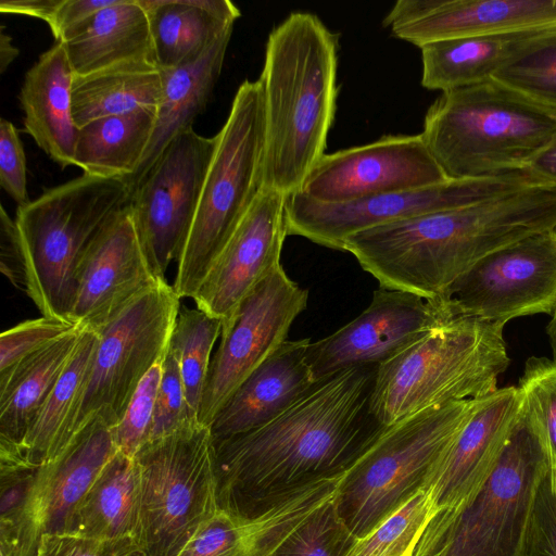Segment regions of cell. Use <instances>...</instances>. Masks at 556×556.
Wrapping results in <instances>:
<instances>
[{
    "label": "cell",
    "mask_w": 556,
    "mask_h": 556,
    "mask_svg": "<svg viewBox=\"0 0 556 556\" xmlns=\"http://www.w3.org/2000/svg\"><path fill=\"white\" fill-rule=\"evenodd\" d=\"M377 368L339 371L269 424L214 441L219 508L255 516L343 476L387 428L371 410Z\"/></svg>",
    "instance_id": "obj_1"
},
{
    "label": "cell",
    "mask_w": 556,
    "mask_h": 556,
    "mask_svg": "<svg viewBox=\"0 0 556 556\" xmlns=\"http://www.w3.org/2000/svg\"><path fill=\"white\" fill-rule=\"evenodd\" d=\"M339 37L309 12L268 35L260 81L265 108L264 188L301 191L326 154L337 110Z\"/></svg>",
    "instance_id": "obj_2"
},
{
    "label": "cell",
    "mask_w": 556,
    "mask_h": 556,
    "mask_svg": "<svg viewBox=\"0 0 556 556\" xmlns=\"http://www.w3.org/2000/svg\"><path fill=\"white\" fill-rule=\"evenodd\" d=\"M556 135V115L495 79L443 91L420 134L450 180L526 170Z\"/></svg>",
    "instance_id": "obj_3"
},
{
    "label": "cell",
    "mask_w": 556,
    "mask_h": 556,
    "mask_svg": "<svg viewBox=\"0 0 556 556\" xmlns=\"http://www.w3.org/2000/svg\"><path fill=\"white\" fill-rule=\"evenodd\" d=\"M501 323L447 319L377 368L371 410L389 427L421 410L497 390L509 357Z\"/></svg>",
    "instance_id": "obj_4"
},
{
    "label": "cell",
    "mask_w": 556,
    "mask_h": 556,
    "mask_svg": "<svg viewBox=\"0 0 556 556\" xmlns=\"http://www.w3.org/2000/svg\"><path fill=\"white\" fill-rule=\"evenodd\" d=\"M549 470L542 439L521 405L482 488L470 500L437 510L407 556H527L535 496Z\"/></svg>",
    "instance_id": "obj_5"
},
{
    "label": "cell",
    "mask_w": 556,
    "mask_h": 556,
    "mask_svg": "<svg viewBox=\"0 0 556 556\" xmlns=\"http://www.w3.org/2000/svg\"><path fill=\"white\" fill-rule=\"evenodd\" d=\"M130 195L123 179L83 174L17 207L14 222L25 263V293L42 316L70 320L79 260Z\"/></svg>",
    "instance_id": "obj_6"
},
{
    "label": "cell",
    "mask_w": 556,
    "mask_h": 556,
    "mask_svg": "<svg viewBox=\"0 0 556 556\" xmlns=\"http://www.w3.org/2000/svg\"><path fill=\"white\" fill-rule=\"evenodd\" d=\"M215 148L173 285L195 295L214 261L264 189L265 108L260 79L238 88Z\"/></svg>",
    "instance_id": "obj_7"
},
{
    "label": "cell",
    "mask_w": 556,
    "mask_h": 556,
    "mask_svg": "<svg viewBox=\"0 0 556 556\" xmlns=\"http://www.w3.org/2000/svg\"><path fill=\"white\" fill-rule=\"evenodd\" d=\"M479 400L431 407L387 427L343 475L333 503L356 539L424 489Z\"/></svg>",
    "instance_id": "obj_8"
},
{
    "label": "cell",
    "mask_w": 556,
    "mask_h": 556,
    "mask_svg": "<svg viewBox=\"0 0 556 556\" xmlns=\"http://www.w3.org/2000/svg\"><path fill=\"white\" fill-rule=\"evenodd\" d=\"M141 481L137 539L149 556H177L219 509L210 427L189 424L135 456Z\"/></svg>",
    "instance_id": "obj_9"
},
{
    "label": "cell",
    "mask_w": 556,
    "mask_h": 556,
    "mask_svg": "<svg viewBox=\"0 0 556 556\" xmlns=\"http://www.w3.org/2000/svg\"><path fill=\"white\" fill-rule=\"evenodd\" d=\"M179 309L180 298L163 281L97 331L74 437L94 417L110 429L121 421L144 376L164 358Z\"/></svg>",
    "instance_id": "obj_10"
},
{
    "label": "cell",
    "mask_w": 556,
    "mask_h": 556,
    "mask_svg": "<svg viewBox=\"0 0 556 556\" xmlns=\"http://www.w3.org/2000/svg\"><path fill=\"white\" fill-rule=\"evenodd\" d=\"M540 184L528 170L442 184L348 203H321L301 192L287 195L288 235L340 250L354 233L377 226L479 203ZM542 185V184H540Z\"/></svg>",
    "instance_id": "obj_11"
},
{
    "label": "cell",
    "mask_w": 556,
    "mask_h": 556,
    "mask_svg": "<svg viewBox=\"0 0 556 556\" xmlns=\"http://www.w3.org/2000/svg\"><path fill=\"white\" fill-rule=\"evenodd\" d=\"M447 318L501 323L556 311V229L536 232L477 262L435 300Z\"/></svg>",
    "instance_id": "obj_12"
},
{
    "label": "cell",
    "mask_w": 556,
    "mask_h": 556,
    "mask_svg": "<svg viewBox=\"0 0 556 556\" xmlns=\"http://www.w3.org/2000/svg\"><path fill=\"white\" fill-rule=\"evenodd\" d=\"M215 148V137L193 127L179 134L132 188L129 206L155 276L177 261L193 223Z\"/></svg>",
    "instance_id": "obj_13"
},
{
    "label": "cell",
    "mask_w": 556,
    "mask_h": 556,
    "mask_svg": "<svg viewBox=\"0 0 556 556\" xmlns=\"http://www.w3.org/2000/svg\"><path fill=\"white\" fill-rule=\"evenodd\" d=\"M116 451L111 429L94 417L55 459L36 467L20 505L0 517V554L38 556L45 535L67 533L75 509Z\"/></svg>",
    "instance_id": "obj_14"
},
{
    "label": "cell",
    "mask_w": 556,
    "mask_h": 556,
    "mask_svg": "<svg viewBox=\"0 0 556 556\" xmlns=\"http://www.w3.org/2000/svg\"><path fill=\"white\" fill-rule=\"evenodd\" d=\"M308 291L282 265L242 301L208 368L199 420L210 427L240 384L283 342L295 318L306 308Z\"/></svg>",
    "instance_id": "obj_15"
},
{
    "label": "cell",
    "mask_w": 556,
    "mask_h": 556,
    "mask_svg": "<svg viewBox=\"0 0 556 556\" xmlns=\"http://www.w3.org/2000/svg\"><path fill=\"white\" fill-rule=\"evenodd\" d=\"M444 173L419 135H388L325 154L301 191L321 203L357 200L442 184Z\"/></svg>",
    "instance_id": "obj_16"
},
{
    "label": "cell",
    "mask_w": 556,
    "mask_h": 556,
    "mask_svg": "<svg viewBox=\"0 0 556 556\" xmlns=\"http://www.w3.org/2000/svg\"><path fill=\"white\" fill-rule=\"evenodd\" d=\"M447 319L435 300L379 287L356 318L309 343L313 377L318 382L355 366H379Z\"/></svg>",
    "instance_id": "obj_17"
},
{
    "label": "cell",
    "mask_w": 556,
    "mask_h": 556,
    "mask_svg": "<svg viewBox=\"0 0 556 556\" xmlns=\"http://www.w3.org/2000/svg\"><path fill=\"white\" fill-rule=\"evenodd\" d=\"M163 281L148 262L128 203L100 229L81 255L68 319L97 332Z\"/></svg>",
    "instance_id": "obj_18"
},
{
    "label": "cell",
    "mask_w": 556,
    "mask_h": 556,
    "mask_svg": "<svg viewBox=\"0 0 556 556\" xmlns=\"http://www.w3.org/2000/svg\"><path fill=\"white\" fill-rule=\"evenodd\" d=\"M286 199L271 189L260 192L192 299L197 308L222 321V330L253 289L281 265Z\"/></svg>",
    "instance_id": "obj_19"
},
{
    "label": "cell",
    "mask_w": 556,
    "mask_h": 556,
    "mask_svg": "<svg viewBox=\"0 0 556 556\" xmlns=\"http://www.w3.org/2000/svg\"><path fill=\"white\" fill-rule=\"evenodd\" d=\"M418 48L435 41L556 27V0H399L383 18Z\"/></svg>",
    "instance_id": "obj_20"
},
{
    "label": "cell",
    "mask_w": 556,
    "mask_h": 556,
    "mask_svg": "<svg viewBox=\"0 0 556 556\" xmlns=\"http://www.w3.org/2000/svg\"><path fill=\"white\" fill-rule=\"evenodd\" d=\"M521 405L517 387L497 389L479 400L424 486L434 513L470 500L482 488L508 441Z\"/></svg>",
    "instance_id": "obj_21"
},
{
    "label": "cell",
    "mask_w": 556,
    "mask_h": 556,
    "mask_svg": "<svg viewBox=\"0 0 556 556\" xmlns=\"http://www.w3.org/2000/svg\"><path fill=\"white\" fill-rule=\"evenodd\" d=\"M341 478L308 484L255 516L219 508L177 556H271L291 532L334 498Z\"/></svg>",
    "instance_id": "obj_22"
},
{
    "label": "cell",
    "mask_w": 556,
    "mask_h": 556,
    "mask_svg": "<svg viewBox=\"0 0 556 556\" xmlns=\"http://www.w3.org/2000/svg\"><path fill=\"white\" fill-rule=\"evenodd\" d=\"M311 342L287 340L240 384L210 426L214 441L269 424L315 387L306 355Z\"/></svg>",
    "instance_id": "obj_23"
},
{
    "label": "cell",
    "mask_w": 556,
    "mask_h": 556,
    "mask_svg": "<svg viewBox=\"0 0 556 556\" xmlns=\"http://www.w3.org/2000/svg\"><path fill=\"white\" fill-rule=\"evenodd\" d=\"M74 77L65 47L56 42L27 71L18 92L24 131L62 168L74 165L79 131L73 114Z\"/></svg>",
    "instance_id": "obj_24"
},
{
    "label": "cell",
    "mask_w": 556,
    "mask_h": 556,
    "mask_svg": "<svg viewBox=\"0 0 556 556\" xmlns=\"http://www.w3.org/2000/svg\"><path fill=\"white\" fill-rule=\"evenodd\" d=\"M83 328L0 372V468L25 466L23 442L72 358Z\"/></svg>",
    "instance_id": "obj_25"
},
{
    "label": "cell",
    "mask_w": 556,
    "mask_h": 556,
    "mask_svg": "<svg viewBox=\"0 0 556 556\" xmlns=\"http://www.w3.org/2000/svg\"><path fill=\"white\" fill-rule=\"evenodd\" d=\"M62 43L75 76L131 64L156 66L148 14L139 0H114Z\"/></svg>",
    "instance_id": "obj_26"
},
{
    "label": "cell",
    "mask_w": 556,
    "mask_h": 556,
    "mask_svg": "<svg viewBox=\"0 0 556 556\" xmlns=\"http://www.w3.org/2000/svg\"><path fill=\"white\" fill-rule=\"evenodd\" d=\"M232 29L226 30L194 62L159 70L162 97L155 112L152 138L137 173L129 181L131 190L166 147L179 134L192 128L195 117L205 110L220 75Z\"/></svg>",
    "instance_id": "obj_27"
},
{
    "label": "cell",
    "mask_w": 556,
    "mask_h": 556,
    "mask_svg": "<svg viewBox=\"0 0 556 556\" xmlns=\"http://www.w3.org/2000/svg\"><path fill=\"white\" fill-rule=\"evenodd\" d=\"M139 2L148 14L159 70L194 62L240 17L229 0Z\"/></svg>",
    "instance_id": "obj_28"
},
{
    "label": "cell",
    "mask_w": 556,
    "mask_h": 556,
    "mask_svg": "<svg viewBox=\"0 0 556 556\" xmlns=\"http://www.w3.org/2000/svg\"><path fill=\"white\" fill-rule=\"evenodd\" d=\"M544 30L476 35L427 43L419 48L421 85L443 92L492 79Z\"/></svg>",
    "instance_id": "obj_29"
},
{
    "label": "cell",
    "mask_w": 556,
    "mask_h": 556,
    "mask_svg": "<svg viewBox=\"0 0 556 556\" xmlns=\"http://www.w3.org/2000/svg\"><path fill=\"white\" fill-rule=\"evenodd\" d=\"M140 496L136 458L116 451L75 509L67 533L99 539L137 538Z\"/></svg>",
    "instance_id": "obj_30"
},
{
    "label": "cell",
    "mask_w": 556,
    "mask_h": 556,
    "mask_svg": "<svg viewBox=\"0 0 556 556\" xmlns=\"http://www.w3.org/2000/svg\"><path fill=\"white\" fill-rule=\"evenodd\" d=\"M98 342V332L83 329L72 358L23 442V465L38 467L50 463L73 440L75 419Z\"/></svg>",
    "instance_id": "obj_31"
},
{
    "label": "cell",
    "mask_w": 556,
    "mask_h": 556,
    "mask_svg": "<svg viewBox=\"0 0 556 556\" xmlns=\"http://www.w3.org/2000/svg\"><path fill=\"white\" fill-rule=\"evenodd\" d=\"M155 113L139 111L92 121L79 128L74 165L85 175L123 179L135 176L153 135Z\"/></svg>",
    "instance_id": "obj_32"
},
{
    "label": "cell",
    "mask_w": 556,
    "mask_h": 556,
    "mask_svg": "<svg viewBox=\"0 0 556 556\" xmlns=\"http://www.w3.org/2000/svg\"><path fill=\"white\" fill-rule=\"evenodd\" d=\"M73 114L78 128L109 117L139 111L156 112L162 77L151 64H131L75 76Z\"/></svg>",
    "instance_id": "obj_33"
},
{
    "label": "cell",
    "mask_w": 556,
    "mask_h": 556,
    "mask_svg": "<svg viewBox=\"0 0 556 556\" xmlns=\"http://www.w3.org/2000/svg\"><path fill=\"white\" fill-rule=\"evenodd\" d=\"M222 321L199 309H179L170 340L191 415L199 419L214 344L222 334Z\"/></svg>",
    "instance_id": "obj_34"
},
{
    "label": "cell",
    "mask_w": 556,
    "mask_h": 556,
    "mask_svg": "<svg viewBox=\"0 0 556 556\" xmlns=\"http://www.w3.org/2000/svg\"><path fill=\"white\" fill-rule=\"evenodd\" d=\"M493 79L556 115V27L531 40Z\"/></svg>",
    "instance_id": "obj_35"
},
{
    "label": "cell",
    "mask_w": 556,
    "mask_h": 556,
    "mask_svg": "<svg viewBox=\"0 0 556 556\" xmlns=\"http://www.w3.org/2000/svg\"><path fill=\"white\" fill-rule=\"evenodd\" d=\"M433 514L429 491L420 489L367 535L357 539L346 556H407Z\"/></svg>",
    "instance_id": "obj_36"
},
{
    "label": "cell",
    "mask_w": 556,
    "mask_h": 556,
    "mask_svg": "<svg viewBox=\"0 0 556 556\" xmlns=\"http://www.w3.org/2000/svg\"><path fill=\"white\" fill-rule=\"evenodd\" d=\"M517 388L546 450L549 472L556 473V363L545 357H530Z\"/></svg>",
    "instance_id": "obj_37"
},
{
    "label": "cell",
    "mask_w": 556,
    "mask_h": 556,
    "mask_svg": "<svg viewBox=\"0 0 556 556\" xmlns=\"http://www.w3.org/2000/svg\"><path fill=\"white\" fill-rule=\"evenodd\" d=\"M333 500L291 532L271 556H346L357 539L340 518Z\"/></svg>",
    "instance_id": "obj_38"
},
{
    "label": "cell",
    "mask_w": 556,
    "mask_h": 556,
    "mask_svg": "<svg viewBox=\"0 0 556 556\" xmlns=\"http://www.w3.org/2000/svg\"><path fill=\"white\" fill-rule=\"evenodd\" d=\"M163 359L144 376L123 418L111 429L117 451L135 457L150 441Z\"/></svg>",
    "instance_id": "obj_39"
},
{
    "label": "cell",
    "mask_w": 556,
    "mask_h": 556,
    "mask_svg": "<svg viewBox=\"0 0 556 556\" xmlns=\"http://www.w3.org/2000/svg\"><path fill=\"white\" fill-rule=\"evenodd\" d=\"M77 328L70 320L42 316L3 331L0 336V372Z\"/></svg>",
    "instance_id": "obj_40"
},
{
    "label": "cell",
    "mask_w": 556,
    "mask_h": 556,
    "mask_svg": "<svg viewBox=\"0 0 556 556\" xmlns=\"http://www.w3.org/2000/svg\"><path fill=\"white\" fill-rule=\"evenodd\" d=\"M193 422H200V420L189 410L179 367L168 345L162 363V377L150 441Z\"/></svg>",
    "instance_id": "obj_41"
},
{
    "label": "cell",
    "mask_w": 556,
    "mask_h": 556,
    "mask_svg": "<svg viewBox=\"0 0 556 556\" xmlns=\"http://www.w3.org/2000/svg\"><path fill=\"white\" fill-rule=\"evenodd\" d=\"M38 556H149L135 536L88 538L71 533L47 534Z\"/></svg>",
    "instance_id": "obj_42"
},
{
    "label": "cell",
    "mask_w": 556,
    "mask_h": 556,
    "mask_svg": "<svg viewBox=\"0 0 556 556\" xmlns=\"http://www.w3.org/2000/svg\"><path fill=\"white\" fill-rule=\"evenodd\" d=\"M0 185L18 206L28 204L26 155L16 127L0 122Z\"/></svg>",
    "instance_id": "obj_43"
},
{
    "label": "cell",
    "mask_w": 556,
    "mask_h": 556,
    "mask_svg": "<svg viewBox=\"0 0 556 556\" xmlns=\"http://www.w3.org/2000/svg\"><path fill=\"white\" fill-rule=\"evenodd\" d=\"M527 556H556V491L551 484L549 472L535 496Z\"/></svg>",
    "instance_id": "obj_44"
},
{
    "label": "cell",
    "mask_w": 556,
    "mask_h": 556,
    "mask_svg": "<svg viewBox=\"0 0 556 556\" xmlns=\"http://www.w3.org/2000/svg\"><path fill=\"white\" fill-rule=\"evenodd\" d=\"M0 269L15 288L26 292L25 263L16 225L3 205L0 213Z\"/></svg>",
    "instance_id": "obj_45"
},
{
    "label": "cell",
    "mask_w": 556,
    "mask_h": 556,
    "mask_svg": "<svg viewBox=\"0 0 556 556\" xmlns=\"http://www.w3.org/2000/svg\"><path fill=\"white\" fill-rule=\"evenodd\" d=\"M113 2L114 0H61L48 24L56 42L66 41L97 12Z\"/></svg>",
    "instance_id": "obj_46"
},
{
    "label": "cell",
    "mask_w": 556,
    "mask_h": 556,
    "mask_svg": "<svg viewBox=\"0 0 556 556\" xmlns=\"http://www.w3.org/2000/svg\"><path fill=\"white\" fill-rule=\"evenodd\" d=\"M61 0H3L1 13L22 14L39 18L49 24Z\"/></svg>",
    "instance_id": "obj_47"
},
{
    "label": "cell",
    "mask_w": 556,
    "mask_h": 556,
    "mask_svg": "<svg viewBox=\"0 0 556 556\" xmlns=\"http://www.w3.org/2000/svg\"><path fill=\"white\" fill-rule=\"evenodd\" d=\"M526 170L540 184L556 186V135Z\"/></svg>",
    "instance_id": "obj_48"
},
{
    "label": "cell",
    "mask_w": 556,
    "mask_h": 556,
    "mask_svg": "<svg viewBox=\"0 0 556 556\" xmlns=\"http://www.w3.org/2000/svg\"><path fill=\"white\" fill-rule=\"evenodd\" d=\"M20 50L12 42V38L4 33L1 27L0 31V72L4 73L11 63L18 56Z\"/></svg>",
    "instance_id": "obj_49"
},
{
    "label": "cell",
    "mask_w": 556,
    "mask_h": 556,
    "mask_svg": "<svg viewBox=\"0 0 556 556\" xmlns=\"http://www.w3.org/2000/svg\"><path fill=\"white\" fill-rule=\"evenodd\" d=\"M551 317L552 318L547 325L546 332L552 349L553 361L556 363V311Z\"/></svg>",
    "instance_id": "obj_50"
},
{
    "label": "cell",
    "mask_w": 556,
    "mask_h": 556,
    "mask_svg": "<svg viewBox=\"0 0 556 556\" xmlns=\"http://www.w3.org/2000/svg\"><path fill=\"white\" fill-rule=\"evenodd\" d=\"M551 471V470H549ZM549 479H551V484L553 486V489L556 491V473H551L549 472Z\"/></svg>",
    "instance_id": "obj_51"
},
{
    "label": "cell",
    "mask_w": 556,
    "mask_h": 556,
    "mask_svg": "<svg viewBox=\"0 0 556 556\" xmlns=\"http://www.w3.org/2000/svg\"><path fill=\"white\" fill-rule=\"evenodd\" d=\"M0 556H2V555H0Z\"/></svg>",
    "instance_id": "obj_52"
}]
</instances>
